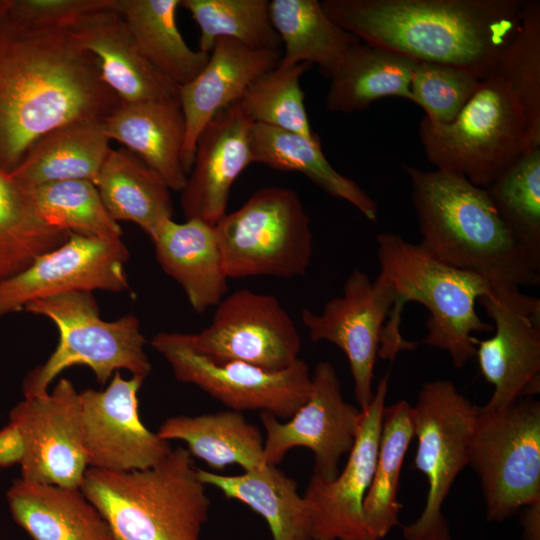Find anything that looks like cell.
Returning a JSON list of instances; mask_svg holds the SVG:
<instances>
[{
	"label": "cell",
	"instance_id": "7bdbcfd3",
	"mask_svg": "<svg viewBox=\"0 0 540 540\" xmlns=\"http://www.w3.org/2000/svg\"><path fill=\"white\" fill-rule=\"evenodd\" d=\"M23 443L18 428L11 422L0 430V469L20 464Z\"/></svg>",
	"mask_w": 540,
	"mask_h": 540
},
{
	"label": "cell",
	"instance_id": "7a4b0ae2",
	"mask_svg": "<svg viewBox=\"0 0 540 540\" xmlns=\"http://www.w3.org/2000/svg\"><path fill=\"white\" fill-rule=\"evenodd\" d=\"M326 15L362 42L416 62L492 75L514 38L524 0H324Z\"/></svg>",
	"mask_w": 540,
	"mask_h": 540
},
{
	"label": "cell",
	"instance_id": "f35d334b",
	"mask_svg": "<svg viewBox=\"0 0 540 540\" xmlns=\"http://www.w3.org/2000/svg\"><path fill=\"white\" fill-rule=\"evenodd\" d=\"M309 63L280 65L264 72L247 88L238 102L242 112L253 122L316 138L300 87L301 76Z\"/></svg>",
	"mask_w": 540,
	"mask_h": 540
},
{
	"label": "cell",
	"instance_id": "d6986e66",
	"mask_svg": "<svg viewBox=\"0 0 540 540\" xmlns=\"http://www.w3.org/2000/svg\"><path fill=\"white\" fill-rule=\"evenodd\" d=\"M388 380L389 373L361 410L355 443L343 471L331 481L311 476L308 482L303 498L313 540H370L363 503L375 471Z\"/></svg>",
	"mask_w": 540,
	"mask_h": 540
},
{
	"label": "cell",
	"instance_id": "ab89813d",
	"mask_svg": "<svg viewBox=\"0 0 540 540\" xmlns=\"http://www.w3.org/2000/svg\"><path fill=\"white\" fill-rule=\"evenodd\" d=\"M493 74L521 105L533 144L540 146V1L524 0L520 26Z\"/></svg>",
	"mask_w": 540,
	"mask_h": 540
},
{
	"label": "cell",
	"instance_id": "e0dca14e",
	"mask_svg": "<svg viewBox=\"0 0 540 540\" xmlns=\"http://www.w3.org/2000/svg\"><path fill=\"white\" fill-rule=\"evenodd\" d=\"M144 379L117 371L104 390L79 392L82 444L88 468L128 472L151 467L173 449L150 431L138 412Z\"/></svg>",
	"mask_w": 540,
	"mask_h": 540
},
{
	"label": "cell",
	"instance_id": "f1b7e54d",
	"mask_svg": "<svg viewBox=\"0 0 540 540\" xmlns=\"http://www.w3.org/2000/svg\"><path fill=\"white\" fill-rule=\"evenodd\" d=\"M415 63L395 51L358 41L330 76L327 109L340 113L362 111L384 97L410 101Z\"/></svg>",
	"mask_w": 540,
	"mask_h": 540
},
{
	"label": "cell",
	"instance_id": "4dcf8cb0",
	"mask_svg": "<svg viewBox=\"0 0 540 540\" xmlns=\"http://www.w3.org/2000/svg\"><path fill=\"white\" fill-rule=\"evenodd\" d=\"M251 151L253 163L280 171L299 172L330 196L353 205L368 220H377V203L354 180L332 167L322 152L319 137L308 138L254 123Z\"/></svg>",
	"mask_w": 540,
	"mask_h": 540
},
{
	"label": "cell",
	"instance_id": "603a6c76",
	"mask_svg": "<svg viewBox=\"0 0 540 540\" xmlns=\"http://www.w3.org/2000/svg\"><path fill=\"white\" fill-rule=\"evenodd\" d=\"M102 126L110 140L122 143L156 170L171 190L181 192L187 179L182 162L186 126L178 97L121 102Z\"/></svg>",
	"mask_w": 540,
	"mask_h": 540
},
{
	"label": "cell",
	"instance_id": "9c48e42d",
	"mask_svg": "<svg viewBox=\"0 0 540 540\" xmlns=\"http://www.w3.org/2000/svg\"><path fill=\"white\" fill-rule=\"evenodd\" d=\"M486 518L501 522L540 500V403L518 399L498 410L478 408L469 448Z\"/></svg>",
	"mask_w": 540,
	"mask_h": 540
},
{
	"label": "cell",
	"instance_id": "1f68e13d",
	"mask_svg": "<svg viewBox=\"0 0 540 540\" xmlns=\"http://www.w3.org/2000/svg\"><path fill=\"white\" fill-rule=\"evenodd\" d=\"M180 0H114L150 63L180 87L203 69L209 53L191 49L181 35L176 13Z\"/></svg>",
	"mask_w": 540,
	"mask_h": 540
},
{
	"label": "cell",
	"instance_id": "ba28073f",
	"mask_svg": "<svg viewBox=\"0 0 540 540\" xmlns=\"http://www.w3.org/2000/svg\"><path fill=\"white\" fill-rule=\"evenodd\" d=\"M229 279H291L307 272L313 255L310 218L298 193L268 186L255 191L214 226Z\"/></svg>",
	"mask_w": 540,
	"mask_h": 540
},
{
	"label": "cell",
	"instance_id": "4fadbf2b",
	"mask_svg": "<svg viewBox=\"0 0 540 540\" xmlns=\"http://www.w3.org/2000/svg\"><path fill=\"white\" fill-rule=\"evenodd\" d=\"M494 334L475 340L480 371L493 387L485 410L540 392V300L517 287H491L480 298Z\"/></svg>",
	"mask_w": 540,
	"mask_h": 540
},
{
	"label": "cell",
	"instance_id": "6da1fadb",
	"mask_svg": "<svg viewBox=\"0 0 540 540\" xmlns=\"http://www.w3.org/2000/svg\"><path fill=\"white\" fill-rule=\"evenodd\" d=\"M121 103L68 28L0 21V169L14 171L48 132L103 120Z\"/></svg>",
	"mask_w": 540,
	"mask_h": 540
},
{
	"label": "cell",
	"instance_id": "5bb4252c",
	"mask_svg": "<svg viewBox=\"0 0 540 540\" xmlns=\"http://www.w3.org/2000/svg\"><path fill=\"white\" fill-rule=\"evenodd\" d=\"M361 413L358 407L343 398L332 363L318 362L312 375L309 398L290 419L280 422L273 414L260 412L266 433L264 464L277 466L288 451L304 447L314 454L312 476L324 481L333 480L340 472L341 457L353 448Z\"/></svg>",
	"mask_w": 540,
	"mask_h": 540
},
{
	"label": "cell",
	"instance_id": "277c9868",
	"mask_svg": "<svg viewBox=\"0 0 540 540\" xmlns=\"http://www.w3.org/2000/svg\"><path fill=\"white\" fill-rule=\"evenodd\" d=\"M377 245V279L388 285L394 295L379 357L393 360L400 351L416 347L400 333L404 304L414 301L429 312L423 343L447 352L455 367L465 366L476 355L474 334L493 331L492 323L482 320L476 311L477 301L491 288L489 283L436 259L420 244L400 235L378 234Z\"/></svg>",
	"mask_w": 540,
	"mask_h": 540
},
{
	"label": "cell",
	"instance_id": "836d02e7",
	"mask_svg": "<svg viewBox=\"0 0 540 540\" xmlns=\"http://www.w3.org/2000/svg\"><path fill=\"white\" fill-rule=\"evenodd\" d=\"M413 436L412 406L405 400L385 406L375 471L363 503L370 540L383 539L398 524L399 478Z\"/></svg>",
	"mask_w": 540,
	"mask_h": 540
},
{
	"label": "cell",
	"instance_id": "f546056e",
	"mask_svg": "<svg viewBox=\"0 0 540 540\" xmlns=\"http://www.w3.org/2000/svg\"><path fill=\"white\" fill-rule=\"evenodd\" d=\"M115 221L137 224L149 238L172 219L173 203L164 178L128 149H111L95 183Z\"/></svg>",
	"mask_w": 540,
	"mask_h": 540
},
{
	"label": "cell",
	"instance_id": "4316f807",
	"mask_svg": "<svg viewBox=\"0 0 540 540\" xmlns=\"http://www.w3.org/2000/svg\"><path fill=\"white\" fill-rule=\"evenodd\" d=\"M206 486L220 490L226 498L238 500L267 522L272 540H313L311 521L295 479L277 466L224 475L197 468Z\"/></svg>",
	"mask_w": 540,
	"mask_h": 540
},
{
	"label": "cell",
	"instance_id": "5b68a950",
	"mask_svg": "<svg viewBox=\"0 0 540 540\" xmlns=\"http://www.w3.org/2000/svg\"><path fill=\"white\" fill-rule=\"evenodd\" d=\"M80 489L114 540H201L211 507L193 457L182 446L141 470L89 467Z\"/></svg>",
	"mask_w": 540,
	"mask_h": 540
},
{
	"label": "cell",
	"instance_id": "74e56055",
	"mask_svg": "<svg viewBox=\"0 0 540 540\" xmlns=\"http://www.w3.org/2000/svg\"><path fill=\"white\" fill-rule=\"evenodd\" d=\"M485 189L515 238L540 260V146L530 147Z\"/></svg>",
	"mask_w": 540,
	"mask_h": 540
},
{
	"label": "cell",
	"instance_id": "30bf717a",
	"mask_svg": "<svg viewBox=\"0 0 540 540\" xmlns=\"http://www.w3.org/2000/svg\"><path fill=\"white\" fill-rule=\"evenodd\" d=\"M478 408L450 380L423 384L412 406L418 447L415 467L428 481L426 503L414 522L402 527L405 540H451L442 512L453 482L469 465V448Z\"/></svg>",
	"mask_w": 540,
	"mask_h": 540
},
{
	"label": "cell",
	"instance_id": "9a60e30c",
	"mask_svg": "<svg viewBox=\"0 0 540 540\" xmlns=\"http://www.w3.org/2000/svg\"><path fill=\"white\" fill-rule=\"evenodd\" d=\"M128 259V249L121 239L104 240L70 233L63 244L37 256L24 270L0 282V317L57 294L126 291Z\"/></svg>",
	"mask_w": 540,
	"mask_h": 540
},
{
	"label": "cell",
	"instance_id": "8992f818",
	"mask_svg": "<svg viewBox=\"0 0 540 540\" xmlns=\"http://www.w3.org/2000/svg\"><path fill=\"white\" fill-rule=\"evenodd\" d=\"M419 138L436 169L482 188L536 146L521 105L494 74L482 79L453 122L433 125L423 117Z\"/></svg>",
	"mask_w": 540,
	"mask_h": 540
},
{
	"label": "cell",
	"instance_id": "d590c367",
	"mask_svg": "<svg viewBox=\"0 0 540 540\" xmlns=\"http://www.w3.org/2000/svg\"><path fill=\"white\" fill-rule=\"evenodd\" d=\"M200 29L199 50L210 53L219 38L257 50H281L269 0H180Z\"/></svg>",
	"mask_w": 540,
	"mask_h": 540
},
{
	"label": "cell",
	"instance_id": "484cf974",
	"mask_svg": "<svg viewBox=\"0 0 540 540\" xmlns=\"http://www.w3.org/2000/svg\"><path fill=\"white\" fill-rule=\"evenodd\" d=\"M102 120H80L43 135L9 173L24 189L67 181H97L110 151Z\"/></svg>",
	"mask_w": 540,
	"mask_h": 540
},
{
	"label": "cell",
	"instance_id": "b9f144b4",
	"mask_svg": "<svg viewBox=\"0 0 540 540\" xmlns=\"http://www.w3.org/2000/svg\"><path fill=\"white\" fill-rule=\"evenodd\" d=\"M114 0H10L8 15L42 28H70L83 16L112 9Z\"/></svg>",
	"mask_w": 540,
	"mask_h": 540
},
{
	"label": "cell",
	"instance_id": "d6a6232c",
	"mask_svg": "<svg viewBox=\"0 0 540 540\" xmlns=\"http://www.w3.org/2000/svg\"><path fill=\"white\" fill-rule=\"evenodd\" d=\"M270 16L284 45L280 65L316 64L330 77L360 41L335 24L317 0L270 1Z\"/></svg>",
	"mask_w": 540,
	"mask_h": 540
},
{
	"label": "cell",
	"instance_id": "d4e9b609",
	"mask_svg": "<svg viewBox=\"0 0 540 540\" xmlns=\"http://www.w3.org/2000/svg\"><path fill=\"white\" fill-rule=\"evenodd\" d=\"M13 521L32 540H114L80 488L18 478L6 492Z\"/></svg>",
	"mask_w": 540,
	"mask_h": 540
},
{
	"label": "cell",
	"instance_id": "ee69618b",
	"mask_svg": "<svg viewBox=\"0 0 540 540\" xmlns=\"http://www.w3.org/2000/svg\"><path fill=\"white\" fill-rule=\"evenodd\" d=\"M521 525L525 540H540V500L522 508Z\"/></svg>",
	"mask_w": 540,
	"mask_h": 540
},
{
	"label": "cell",
	"instance_id": "60d3db41",
	"mask_svg": "<svg viewBox=\"0 0 540 540\" xmlns=\"http://www.w3.org/2000/svg\"><path fill=\"white\" fill-rule=\"evenodd\" d=\"M482 79L453 65L416 62L410 82V101L420 106L424 118L433 125L455 120L475 94Z\"/></svg>",
	"mask_w": 540,
	"mask_h": 540
},
{
	"label": "cell",
	"instance_id": "7402d4cb",
	"mask_svg": "<svg viewBox=\"0 0 540 540\" xmlns=\"http://www.w3.org/2000/svg\"><path fill=\"white\" fill-rule=\"evenodd\" d=\"M69 30L96 56L104 82L121 102L178 97L179 87L150 63L123 16L113 8L87 14Z\"/></svg>",
	"mask_w": 540,
	"mask_h": 540
},
{
	"label": "cell",
	"instance_id": "cb8c5ba5",
	"mask_svg": "<svg viewBox=\"0 0 540 540\" xmlns=\"http://www.w3.org/2000/svg\"><path fill=\"white\" fill-rule=\"evenodd\" d=\"M163 271L178 282L197 313L216 306L228 289L214 226L198 219L165 221L150 237Z\"/></svg>",
	"mask_w": 540,
	"mask_h": 540
},
{
	"label": "cell",
	"instance_id": "83f0119b",
	"mask_svg": "<svg viewBox=\"0 0 540 540\" xmlns=\"http://www.w3.org/2000/svg\"><path fill=\"white\" fill-rule=\"evenodd\" d=\"M163 440H181L192 457L221 471L239 465L244 471L264 466V439L257 425L242 412L223 410L167 418L158 428Z\"/></svg>",
	"mask_w": 540,
	"mask_h": 540
},
{
	"label": "cell",
	"instance_id": "2e32d148",
	"mask_svg": "<svg viewBox=\"0 0 540 540\" xmlns=\"http://www.w3.org/2000/svg\"><path fill=\"white\" fill-rule=\"evenodd\" d=\"M23 443L24 480L80 488L88 469L80 427L79 392L61 378L51 392L24 397L9 413Z\"/></svg>",
	"mask_w": 540,
	"mask_h": 540
},
{
	"label": "cell",
	"instance_id": "3957f363",
	"mask_svg": "<svg viewBox=\"0 0 540 540\" xmlns=\"http://www.w3.org/2000/svg\"><path fill=\"white\" fill-rule=\"evenodd\" d=\"M403 168L411 182L419 244L428 253L491 287L540 284V260L515 238L485 188L447 171Z\"/></svg>",
	"mask_w": 540,
	"mask_h": 540
},
{
	"label": "cell",
	"instance_id": "7c38bea8",
	"mask_svg": "<svg viewBox=\"0 0 540 540\" xmlns=\"http://www.w3.org/2000/svg\"><path fill=\"white\" fill-rule=\"evenodd\" d=\"M215 307L207 327L183 333L196 353L215 363L238 361L267 371L287 369L299 359V331L275 296L240 289Z\"/></svg>",
	"mask_w": 540,
	"mask_h": 540
},
{
	"label": "cell",
	"instance_id": "ffe728a7",
	"mask_svg": "<svg viewBox=\"0 0 540 540\" xmlns=\"http://www.w3.org/2000/svg\"><path fill=\"white\" fill-rule=\"evenodd\" d=\"M253 125L236 103L215 115L201 131L181 190L180 204L186 220L198 219L215 226L227 213L235 180L253 163Z\"/></svg>",
	"mask_w": 540,
	"mask_h": 540
},
{
	"label": "cell",
	"instance_id": "44dd1931",
	"mask_svg": "<svg viewBox=\"0 0 540 540\" xmlns=\"http://www.w3.org/2000/svg\"><path fill=\"white\" fill-rule=\"evenodd\" d=\"M281 50H257L219 38L198 75L178 89L186 134L182 162L188 174L201 131L219 112L238 103L250 84L276 67Z\"/></svg>",
	"mask_w": 540,
	"mask_h": 540
},
{
	"label": "cell",
	"instance_id": "8d00e7d4",
	"mask_svg": "<svg viewBox=\"0 0 540 540\" xmlns=\"http://www.w3.org/2000/svg\"><path fill=\"white\" fill-rule=\"evenodd\" d=\"M52 227L89 238L121 239V226L107 211L93 182L67 180L27 190Z\"/></svg>",
	"mask_w": 540,
	"mask_h": 540
},
{
	"label": "cell",
	"instance_id": "52a82bcc",
	"mask_svg": "<svg viewBox=\"0 0 540 540\" xmlns=\"http://www.w3.org/2000/svg\"><path fill=\"white\" fill-rule=\"evenodd\" d=\"M24 310L49 318L59 333L53 353L24 378L25 398L46 394L55 378L75 365L89 367L101 385L121 369L144 380L151 373L139 319L128 314L114 321L102 320L92 292L49 296L30 302Z\"/></svg>",
	"mask_w": 540,
	"mask_h": 540
},
{
	"label": "cell",
	"instance_id": "8fae6325",
	"mask_svg": "<svg viewBox=\"0 0 540 540\" xmlns=\"http://www.w3.org/2000/svg\"><path fill=\"white\" fill-rule=\"evenodd\" d=\"M151 345L178 381L197 386L229 410L268 412L288 420L311 393L312 375L301 358L287 369L267 371L238 361L212 362L193 351L180 332L157 333Z\"/></svg>",
	"mask_w": 540,
	"mask_h": 540
},
{
	"label": "cell",
	"instance_id": "e575fe53",
	"mask_svg": "<svg viewBox=\"0 0 540 540\" xmlns=\"http://www.w3.org/2000/svg\"><path fill=\"white\" fill-rule=\"evenodd\" d=\"M69 235L49 225L29 192L0 169V282L24 270L37 256L63 244Z\"/></svg>",
	"mask_w": 540,
	"mask_h": 540
},
{
	"label": "cell",
	"instance_id": "f6af8a7d",
	"mask_svg": "<svg viewBox=\"0 0 540 540\" xmlns=\"http://www.w3.org/2000/svg\"><path fill=\"white\" fill-rule=\"evenodd\" d=\"M10 0H0V21L6 15Z\"/></svg>",
	"mask_w": 540,
	"mask_h": 540
},
{
	"label": "cell",
	"instance_id": "ac0fdd59",
	"mask_svg": "<svg viewBox=\"0 0 540 540\" xmlns=\"http://www.w3.org/2000/svg\"><path fill=\"white\" fill-rule=\"evenodd\" d=\"M393 303L394 295L388 285L377 278L372 281L361 270H354L344 283L343 294L330 299L321 313L308 309L301 313L313 342H330L345 353L360 410H364L374 396V367L385 320Z\"/></svg>",
	"mask_w": 540,
	"mask_h": 540
}]
</instances>
